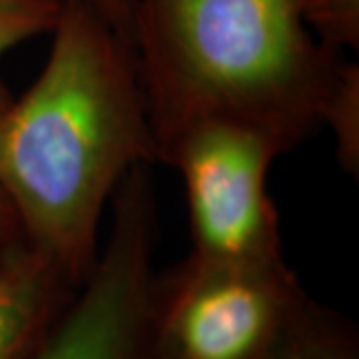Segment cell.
<instances>
[{
    "label": "cell",
    "mask_w": 359,
    "mask_h": 359,
    "mask_svg": "<svg viewBox=\"0 0 359 359\" xmlns=\"http://www.w3.org/2000/svg\"><path fill=\"white\" fill-rule=\"evenodd\" d=\"M39 78L0 112V192L22 238L74 280L132 168L158 164L134 48L88 0H65Z\"/></svg>",
    "instance_id": "6da1fadb"
},
{
    "label": "cell",
    "mask_w": 359,
    "mask_h": 359,
    "mask_svg": "<svg viewBox=\"0 0 359 359\" xmlns=\"http://www.w3.org/2000/svg\"><path fill=\"white\" fill-rule=\"evenodd\" d=\"M130 42L156 150L192 120L231 118L287 154L359 78L311 32L304 0H134Z\"/></svg>",
    "instance_id": "7a4b0ae2"
},
{
    "label": "cell",
    "mask_w": 359,
    "mask_h": 359,
    "mask_svg": "<svg viewBox=\"0 0 359 359\" xmlns=\"http://www.w3.org/2000/svg\"><path fill=\"white\" fill-rule=\"evenodd\" d=\"M306 297L285 259L236 264L188 254L154 276L144 359H266Z\"/></svg>",
    "instance_id": "3957f363"
},
{
    "label": "cell",
    "mask_w": 359,
    "mask_h": 359,
    "mask_svg": "<svg viewBox=\"0 0 359 359\" xmlns=\"http://www.w3.org/2000/svg\"><path fill=\"white\" fill-rule=\"evenodd\" d=\"M282 152L262 130L231 118H198L156 150L158 164L182 176L190 219V254L264 264L285 259L268 174Z\"/></svg>",
    "instance_id": "277c9868"
},
{
    "label": "cell",
    "mask_w": 359,
    "mask_h": 359,
    "mask_svg": "<svg viewBox=\"0 0 359 359\" xmlns=\"http://www.w3.org/2000/svg\"><path fill=\"white\" fill-rule=\"evenodd\" d=\"M110 205L96 264L22 359H144L158 228L152 164L132 168Z\"/></svg>",
    "instance_id": "5b68a950"
},
{
    "label": "cell",
    "mask_w": 359,
    "mask_h": 359,
    "mask_svg": "<svg viewBox=\"0 0 359 359\" xmlns=\"http://www.w3.org/2000/svg\"><path fill=\"white\" fill-rule=\"evenodd\" d=\"M80 285L60 264L14 240L0 252V359H22Z\"/></svg>",
    "instance_id": "8992f818"
},
{
    "label": "cell",
    "mask_w": 359,
    "mask_h": 359,
    "mask_svg": "<svg viewBox=\"0 0 359 359\" xmlns=\"http://www.w3.org/2000/svg\"><path fill=\"white\" fill-rule=\"evenodd\" d=\"M266 359H359L358 334L339 313L306 297L285 321Z\"/></svg>",
    "instance_id": "52a82bcc"
},
{
    "label": "cell",
    "mask_w": 359,
    "mask_h": 359,
    "mask_svg": "<svg viewBox=\"0 0 359 359\" xmlns=\"http://www.w3.org/2000/svg\"><path fill=\"white\" fill-rule=\"evenodd\" d=\"M62 4L65 0H0V58L26 40L50 34ZM11 100V92L0 80V112Z\"/></svg>",
    "instance_id": "ba28073f"
},
{
    "label": "cell",
    "mask_w": 359,
    "mask_h": 359,
    "mask_svg": "<svg viewBox=\"0 0 359 359\" xmlns=\"http://www.w3.org/2000/svg\"><path fill=\"white\" fill-rule=\"evenodd\" d=\"M311 32L337 52L358 50L359 0H304Z\"/></svg>",
    "instance_id": "9c48e42d"
},
{
    "label": "cell",
    "mask_w": 359,
    "mask_h": 359,
    "mask_svg": "<svg viewBox=\"0 0 359 359\" xmlns=\"http://www.w3.org/2000/svg\"><path fill=\"white\" fill-rule=\"evenodd\" d=\"M88 2L130 42L134 0H88Z\"/></svg>",
    "instance_id": "30bf717a"
},
{
    "label": "cell",
    "mask_w": 359,
    "mask_h": 359,
    "mask_svg": "<svg viewBox=\"0 0 359 359\" xmlns=\"http://www.w3.org/2000/svg\"><path fill=\"white\" fill-rule=\"evenodd\" d=\"M18 238H22L18 216L14 212L11 200L0 192V252Z\"/></svg>",
    "instance_id": "8fae6325"
}]
</instances>
